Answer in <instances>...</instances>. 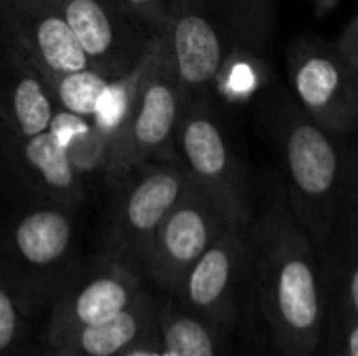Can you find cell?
<instances>
[{
  "label": "cell",
  "instance_id": "cell-1",
  "mask_svg": "<svg viewBox=\"0 0 358 356\" xmlns=\"http://www.w3.org/2000/svg\"><path fill=\"white\" fill-rule=\"evenodd\" d=\"M325 283L319 254L296 222L277 174L254 191L248 298L237 340L273 356H319Z\"/></svg>",
  "mask_w": 358,
  "mask_h": 356
},
{
  "label": "cell",
  "instance_id": "cell-2",
  "mask_svg": "<svg viewBox=\"0 0 358 356\" xmlns=\"http://www.w3.org/2000/svg\"><path fill=\"white\" fill-rule=\"evenodd\" d=\"M260 126L277 157L287 206L323 260L357 210L352 141L317 124L281 86H268L260 97Z\"/></svg>",
  "mask_w": 358,
  "mask_h": 356
},
{
  "label": "cell",
  "instance_id": "cell-3",
  "mask_svg": "<svg viewBox=\"0 0 358 356\" xmlns=\"http://www.w3.org/2000/svg\"><path fill=\"white\" fill-rule=\"evenodd\" d=\"M78 262L71 208L29 204L0 233V285L36 325Z\"/></svg>",
  "mask_w": 358,
  "mask_h": 356
},
{
  "label": "cell",
  "instance_id": "cell-4",
  "mask_svg": "<svg viewBox=\"0 0 358 356\" xmlns=\"http://www.w3.org/2000/svg\"><path fill=\"white\" fill-rule=\"evenodd\" d=\"M187 180L189 176L176 155L141 164L111 180L115 193L105 220L101 252L143 275L151 237Z\"/></svg>",
  "mask_w": 358,
  "mask_h": 356
},
{
  "label": "cell",
  "instance_id": "cell-5",
  "mask_svg": "<svg viewBox=\"0 0 358 356\" xmlns=\"http://www.w3.org/2000/svg\"><path fill=\"white\" fill-rule=\"evenodd\" d=\"M182 109L180 86L170 69L162 34L155 31L145 48L134 103L113 143L105 180L111 183L141 164L172 157Z\"/></svg>",
  "mask_w": 358,
  "mask_h": 356
},
{
  "label": "cell",
  "instance_id": "cell-6",
  "mask_svg": "<svg viewBox=\"0 0 358 356\" xmlns=\"http://www.w3.org/2000/svg\"><path fill=\"white\" fill-rule=\"evenodd\" d=\"M174 155L189 180L222 212L227 222H252L254 187L231 147L214 105H185Z\"/></svg>",
  "mask_w": 358,
  "mask_h": 356
},
{
  "label": "cell",
  "instance_id": "cell-7",
  "mask_svg": "<svg viewBox=\"0 0 358 356\" xmlns=\"http://www.w3.org/2000/svg\"><path fill=\"white\" fill-rule=\"evenodd\" d=\"M250 225L229 222L185 275L174 300L237 340L245 315Z\"/></svg>",
  "mask_w": 358,
  "mask_h": 356
},
{
  "label": "cell",
  "instance_id": "cell-8",
  "mask_svg": "<svg viewBox=\"0 0 358 356\" xmlns=\"http://www.w3.org/2000/svg\"><path fill=\"white\" fill-rule=\"evenodd\" d=\"M159 34L185 105H214L216 76L239 42L214 0H172Z\"/></svg>",
  "mask_w": 358,
  "mask_h": 356
},
{
  "label": "cell",
  "instance_id": "cell-9",
  "mask_svg": "<svg viewBox=\"0 0 358 356\" xmlns=\"http://www.w3.org/2000/svg\"><path fill=\"white\" fill-rule=\"evenodd\" d=\"M289 94L321 126L352 136L358 120V63L336 40L300 38L287 52Z\"/></svg>",
  "mask_w": 358,
  "mask_h": 356
},
{
  "label": "cell",
  "instance_id": "cell-10",
  "mask_svg": "<svg viewBox=\"0 0 358 356\" xmlns=\"http://www.w3.org/2000/svg\"><path fill=\"white\" fill-rule=\"evenodd\" d=\"M145 287L143 275L103 252L80 260L42 321V346L117 315Z\"/></svg>",
  "mask_w": 358,
  "mask_h": 356
},
{
  "label": "cell",
  "instance_id": "cell-11",
  "mask_svg": "<svg viewBox=\"0 0 358 356\" xmlns=\"http://www.w3.org/2000/svg\"><path fill=\"white\" fill-rule=\"evenodd\" d=\"M222 212L187 180L174 206L155 229L143 277L153 292L174 298L185 275L227 227Z\"/></svg>",
  "mask_w": 358,
  "mask_h": 356
},
{
  "label": "cell",
  "instance_id": "cell-12",
  "mask_svg": "<svg viewBox=\"0 0 358 356\" xmlns=\"http://www.w3.org/2000/svg\"><path fill=\"white\" fill-rule=\"evenodd\" d=\"M0 187L29 204L78 210L84 201V180L48 130L21 136L0 124Z\"/></svg>",
  "mask_w": 358,
  "mask_h": 356
},
{
  "label": "cell",
  "instance_id": "cell-13",
  "mask_svg": "<svg viewBox=\"0 0 358 356\" xmlns=\"http://www.w3.org/2000/svg\"><path fill=\"white\" fill-rule=\"evenodd\" d=\"M92 69L107 78L128 73L153 36L111 0H52Z\"/></svg>",
  "mask_w": 358,
  "mask_h": 356
},
{
  "label": "cell",
  "instance_id": "cell-14",
  "mask_svg": "<svg viewBox=\"0 0 358 356\" xmlns=\"http://www.w3.org/2000/svg\"><path fill=\"white\" fill-rule=\"evenodd\" d=\"M0 27L21 46L40 73H65L90 67L52 0H2Z\"/></svg>",
  "mask_w": 358,
  "mask_h": 356
},
{
  "label": "cell",
  "instance_id": "cell-15",
  "mask_svg": "<svg viewBox=\"0 0 358 356\" xmlns=\"http://www.w3.org/2000/svg\"><path fill=\"white\" fill-rule=\"evenodd\" d=\"M55 103L34 61L0 27V124L31 136L48 130Z\"/></svg>",
  "mask_w": 358,
  "mask_h": 356
},
{
  "label": "cell",
  "instance_id": "cell-16",
  "mask_svg": "<svg viewBox=\"0 0 358 356\" xmlns=\"http://www.w3.org/2000/svg\"><path fill=\"white\" fill-rule=\"evenodd\" d=\"M159 296L145 287L117 315L42 346V356H122L157 336Z\"/></svg>",
  "mask_w": 358,
  "mask_h": 356
},
{
  "label": "cell",
  "instance_id": "cell-17",
  "mask_svg": "<svg viewBox=\"0 0 358 356\" xmlns=\"http://www.w3.org/2000/svg\"><path fill=\"white\" fill-rule=\"evenodd\" d=\"M157 296L159 356H233L237 340L220 334L174 298Z\"/></svg>",
  "mask_w": 358,
  "mask_h": 356
},
{
  "label": "cell",
  "instance_id": "cell-18",
  "mask_svg": "<svg viewBox=\"0 0 358 356\" xmlns=\"http://www.w3.org/2000/svg\"><path fill=\"white\" fill-rule=\"evenodd\" d=\"M48 132L65 153L73 172L84 180L103 176L107 178L111 145L90 118H82L63 109H55L48 124Z\"/></svg>",
  "mask_w": 358,
  "mask_h": 356
},
{
  "label": "cell",
  "instance_id": "cell-19",
  "mask_svg": "<svg viewBox=\"0 0 358 356\" xmlns=\"http://www.w3.org/2000/svg\"><path fill=\"white\" fill-rule=\"evenodd\" d=\"M268 80L271 73L264 61V52L243 42H235L216 76L212 101L218 99L235 107L256 103L268 88Z\"/></svg>",
  "mask_w": 358,
  "mask_h": 356
},
{
  "label": "cell",
  "instance_id": "cell-20",
  "mask_svg": "<svg viewBox=\"0 0 358 356\" xmlns=\"http://www.w3.org/2000/svg\"><path fill=\"white\" fill-rule=\"evenodd\" d=\"M42 80L57 109L82 118H92L96 101L109 78L92 67H86L65 73H42Z\"/></svg>",
  "mask_w": 358,
  "mask_h": 356
},
{
  "label": "cell",
  "instance_id": "cell-21",
  "mask_svg": "<svg viewBox=\"0 0 358 356\" xmlns=\"http://www.w3.org/2000/svg\"><path fill=\"white\" fill-rule=\"evenodd\" d=\"M141 73H143V57L128 73L107 80V84L96 101V107L92 111L90 120L99 128V132H103L107 136L111 149H113V143L120 136V132L126 124V118L130 113V107L134 103Z\"/></svg>",
  "mask_w": 358,
  "mask_h": 356
},
{
  "label": "cell",
  "instance_id": "cell-22",
  "mask_svg": "<svg viewBox=\"0 0 358 356\" xmlns=\"http://www.w3.org/2000/svg\"><path fill=\"white\" fill-rule=\"evenodd\" d=\"M235 38L266 52L275 27V0H214Z\"/></svg>",
  "mask_w": 358,
  "mask_h": 356
},
{
  "label": "cell",
  "instance_id": "cell-23",
  "mask_svg": "<svg viewBox=\"0 0 358 356\" xmlns=\"http://www.w3.org/2000/svg\"><path fill=\"white\" fill-rule=\"evenodd\" d=\"M0 356H42V338L10 294L0 285Z\"/></svg>",
  "mask_w": 358,
  "mask_h": 356
},
{
  "label": "cell",
  "instance_id": "cell-24",
  "mask_svg": "<svg viewBox=\"0 0 358 356\" xmlns=\"http://www.w3.org/2000/svg\"><path fill=\"white\" fill-rule=\"evenodd\" d=\"M111 2H115L130 17H134L143 27L155 34L164 27L172 0H111Z\"/></svg>",
  "mask_w": 358,
  "mask_h": 356
},
{
  "label": "cell",
  "instance_id": "cell-25",
  "mask_svg": "<svg viewBox=\"0 0 358 356\" xmlns=\"http://www.w3.org/2000/svg\"><path fill=\"white\" fill-rule=\"evenodd\" d=\"M122 356H159V336L149 338L147 342L138 344L136 348L128 350L126 355Z\"/></svg>",
  "mask_w": 358,
  "mask_h": 356
},
{
  "label": "cell",
  "instance_id": "cell-26",
  "mask_svg": "<svg viewBox=\"0 0 358 356\" xmlns=\"http://www.w3.org/2000/svg\"><path fill=\"white\" fill-rule=\"evenodd\" d=\"M233 356H273L271 353H266L262 346H256V344H248L245 342V346L241 348V344L239 346H235V353Z\"/></svg>",
  "mask_w": 358,
  "mask_h": 356
},
{
  "label": "cell",
  "instance_id": "cell-27",
  "mask_svg": "<svg viewBox=\"0 0 358 356\" xmlns=\"http://www.w3.org/2000/svg\"><path fill=\"white\" fill-rule=\"evenodd\" d=\"M319 356H336V355H319Z\"/></svg>",
  "mask_w": 358,
  "mask_h": 356
},
{
  "label": "cell",
  "instance_id": "cell-28",
  "mask_svg": "<svg viewBox=\"0 0 358 356\" xmlns=\"http://www.w3.org/2000/svg\"><path fill=\"white\" fill-rule=\"evenodd\" d=\"M0 2H2V0H0Z\"/></svg>",
  "mask_w": 358,
  "mask_h": 356
}]
</instances>
